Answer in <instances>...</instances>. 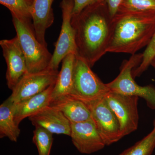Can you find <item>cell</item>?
<instances>
[{
	"label": "cell",
	"mask_w": 155,
	"mask_h": 155,
	"mask_svg": "<svg viewBox=\"0 0 155 155\" xmlns=\"http://www.w3.org/2000/svg\"><path fill=\"white\" fill-rule=\"evenodd\" d=\"M76 56L70 53L62 61V67L59 72L58 78L51 95V101L62 96L69 95L73 85V73Z\"/></svg>",
	"instance_id": "obj_16"
},
{
	"label": "cell",
	"mask_w": 155,
	"mask_h": 155,
	"mask_svg": "<svg viewBox=\"0 0 155 155\" xmlns=\"http://www.w3.org/2000/svg\"><path fill=\"white\" fill-rule=\"evenodd\" d=\"M12 17L17 38L25 57L28 72H38L47 69L52 54L47 47L38 40L33 25Z\"/></svg>",
	"instance_id": "obj_4"
},
{
	"label": "cell",
	"mask_w": 155,
	"mask_h": 155,
	"mask_svg": "<svg viewBox=\"0 0 155 155\" xmlns=\"http://www.w3.org/2000/svg\"><path fill=\"white\" fill-rule=\"evenodd\" d=\"M59 72L48 68L40 72H28L12 89L9 98L15 104L40 93L55 84Z\"/></svg>",
	"instance_id": "obj_8"
},
{
	"label": "cell",
	"mask_w": 155,
	"mask_h": 155,
	"mask_svg": "<svg viewBox=\"0 0 155 155\" xmlns=\"http://www.w3.org/2000/svg\"><path fill=\"white\" fill-rule=\"evenodd\" d=\"M155 147V126L141 140L119 155H151Z\"/></svg>",
	"instance_id": "obj_19"
},
{
	"label": "cell",
	"mask_w": 155,
	"mask_h": 155,
	"mask_svg": "<svg viewBox=\"0 0 155 155\" xmlns=\"http://www.w3.org/2000/svg\"><path fill=\"white\" fill-rule=\"evenodd\" d=\"M49 106L61 111L71 123L92 119L90 110L86 104L70 95L59 97L51 101Z\"/></svg>",
	"instance_id": "obj_14"
},
{
	"label": "cell",
	"mask_w": 155,
	"mask_h": 155,
	"mask_svg": "<svg viewBox=\"0 0 155 155\" xmlns=\"http://www.w3.org/2000/svg\"><path fill=\"white\" fill-rule=\"evenodd\" d=\"M74 3L72 15L79 14L87 6L92 5L99 0H72Z\"/></svg>",
	"instance_id": "obj_23"
},
{
	"label": "cell",
	"mask_w": 155,
	"mask_h": 155,
	"mask_svg": "<svg viewBox=\"0 0 155 155\" xmlns=\"http://www.w3.org/2000/svg\"><path fill=\"white\" fill-rule=\"evenodd\" d=\"M54 84L51 85L38 94L14 104V120L19 126L26 118L36 114L42 109L49 106Z\"/></svg>",
	"instance_id": "obj_15"
},
{
	"label": "cell",
	"mask_w": 155,
	"mask_h": 155,
	"mask_svg": "<svg viewBox=\"0 0 155 155\" xmlns=\"http://www.w3.org/2000/svg\"><path fill=\"white\" fill-rule=\"evenodd\" d=\"M113 17L104 0L87 6L72 15L78 55L92 67L107 53L110 38Z\"/></svg>",
	"instance_id": "obj_1"
},
{
	"label": "cell",
	"mask_w": 155,
	"mask_h": 155,
	"mask_svg": "<svg viewBox=\"0 0 155 155\" xmlns=\"http://www.w3.org/2000/svg\"><path fill=\"white\" fill-rule=\"evenodd\" d=\"M74 3L72 0H62L60 4L62 13V26L48 69L58 70L59 65L70 53L78 55L75 32L71 24Z\"/></svg>",
	"instance_id": "obj_6"
},
{
	"label": "cell",
	"mask_w": 155,
	"mask_h": 155,
	"mask_svg": "<svg viewBox=\"0 0 155 155\" xmlns=\"http://www.w3.org/2000/svg\"><path fill=\"white\" fill-rule=\"evenodd\" d=\"M105 99L118 119L122 137L137 129L139 97L110 91Z\"/></svg>",
	"instance_id": "obj_7"
},
{
	"label": "cell",
	"mask_w": 155,
	"mask_h": 155,
	"mask_svg": "<svg viewBox=\"0 0 155 155\" xmlns=\"http://www.w3.org/2000/svg\"><path fill=\"white\" fill-rule=\"evenodd\" d=\"M155 31V11L118 12L112 19L107 53L135 54L149 44Z\"/></svg>",
	"instance_id": "obj_2"
},
{
	"label": "cell",
	"mask_w": 155,
	"mask_h": 155,
	"mask_svg": "<svg viewBox=\"0 0 155 155\" xmlns=\"http://www.w3.org/2000/svg\"><path fill=\"white\" fill-rule=\"evenodd\" d=\"M53 134L41 127H35L32 141L36 146L38 155H50L53 142Z\"/></svg>",
	"instance_id": "obj_20"
},
{
	"label": "cell",
	"mask_w": 155,
	"mask_h": 155,
	"mask_svg": "<svg viewBox=\"0 0 155 155\" xmlns=\"http://www.w3.org/2000/svg\"><path fill=\"white\" fill-rule=\"evenodd\" d=\"M107 4L109 12L112 17L114 16L118 12L123 0H104Z\"/></svg>",
	"instance_id": "obj_24"
},
{
	"label": "cell",
	"mask_w": 155,
	"mask_h": 155,
	"mask_svg": "<svg viewBox=\"0 0 155 155\" xmlns=\"http://www.w3.org/2000/svg\"><path fill=\"white\" fill-rule=\"evenodd\" d=\"M142 57V54L131 55L128 60L124 61L117 77L106 84L113 92L144 99L148 107L155 110V87L150 85L140 86L132 75V71L140 64Z\"/></svg>",
	"instance_id": "obj_5"
},
{
	"label": "cell",
	"mask_w": 155,
	"mask_h": 155,
	"mask_svg": "<svg viewBox=\"0 0 155 155\" xmlns=\"http://www.w3.org/2000/svg\"><path fill=\"white\" fill-rule=\"evenodd\" d=\"M28 119L35 127H42L53 134L70 136L71 122L55 108L48 106L28 117Z\"/></svg>",
	"instance_id": "obj_12"
},
{
	"label": "cell",
	"mask_w": 155,
	"mask_h": 155,
	"mask_svg": "<svg viewBox=\"0 0 155 155\" xmlns=\"http://www.w3.org/2000/svg\"><path fill=\"white\" fill-rule=\"evenodd\" d=\"M142 55V59L140 64L132 71L133 77L140 76L151 65L155 58V31Z\"/></svg>",
	"instance_id": "obj_22"
},
{
	"label": "cell",
	"mask_w": 155,
	"mask_h": 155,
	"mask_svg": "<svg viewBox=\"0 0 155 155\" xmlns=\"http://www.w3.org/2000/svg\"><path fill=\"white\" fill-rule=\"evenodd\" d=\"M70 137L80 153L90 154L103 149L106 145L98 132L92 119L71 123Z\"/></svg>",
	"instance_id": "obj_11"
},
{
	"label": "cell",
	"mask_w": 155,
	"mask_h": 155,
	"mask_svg": "<svg viewBox=\"0 0 155 155\" xmlns=\"http://www.w3.org/2000/svg\"><path fill=\"white\" fill-rule=\"evenodd\" d=\"M87 106L91 119L106 146L110 145L122 138L118 119L105 98Z\"/></svg>",
	"instance_id": "obj_9"
},
{
	"label": "cell",
	"mask_w": 155,
	"mask_h": 155,
	"mask_svg": "<svg viewBox=\"0 0 155 155\" xmlns=\"http://www.w3.org/2000/svg\"><path fill=\"white\" fill-rule=\"evenodd\" d=\"M14 114V104L8 98L0 106V138L8 137L17 142L20 129L15 122Z\"/></svg>",
	"instance_id": "obj_17"
},
{
	"label": "cell",
	"mask_w": 155,
	"mask_h": 155,
	"mask_svg": "<svg viewBox=\"0 0 155 155\" xmlns=\"http://www.w3.org/2000/svg\"><path fill=\"white\" fill-rule=\"evenodd\" d=\"M153 125H154V127H155V118L154 120Z\"/></svg>",
	"instance_id": "obj_26"
},
{
	"label": "cell",
	"mask_w": 155,
	"mask_h": 155,
	"mask_svg": "<svg viewBox=\"0 0 155 155\" xmlns=\"http://www.w3.org/2000/svg\"><path fill=\"white\" fill-rule=\"evenodd\" d=\"M54 0H33L31 16L33 29L38 41L47 47L45 39L46 31L54 20L52 5Z\"/></svg>",
	"instance_id": "obj_13"
},
{
	"label": "cell",
	"mask_w": 155,
	"mask_h": 155,
	"mask_svg": "<svg viewBox=\"0 0 155 155\" xmlns=\"http://www.w3.org/2000/svg\"><path fill=\"white\" fill-rule=\"evenodd\" d=\"M33 0H0V3L10 10L12 16L32 25L31 8Z\"/></svg>",
	"instance_id": "obj_18"
},
{
	"label": "cell",
	"mask_w": 155,
	"mask_h": 155,
	"mask_svg": "<svg viewBox=\"0 0 155 155\" xmlns=\"http://www.w3.org/2000/svg\"><path fill=\"white\" fill-rule=\"evenodd\" d=\"M0 46L7 65V85L12 90L20 79L28 72L26 60L17 36L11 39L2 40Z\"/></svg>",
	"instance_id": "obj_10"
},
{
	"label": "cell",
	"mask_w": 155,
	"mask_h": 155,
	"mask_svg": "<svg viewBox=\"0 0 155 155\" xmlns=\"http://www.w3.org/2000/svg\"><path fill=\"white\" fill-rule=\"evenodd\" d=\"M151 65L153 66V67L155 69V58H154L151 64Z\"/></svg>",
	"instance_id": "obj_25"
},
{
	"label": "cell",
	"mask_w": 155,
	"mask_h": 155,
	"mask_svg": "<svg viewBox=\"0 0 155 155\" xmlns=\"http://www.w3.org/2000/svg\"><path fill=\"white\" fill-rule=\"evenodd\" d=\"M110 91L83 58L76 56L70 95L87 105L105 97Z\"/></svg>",
	"instance_id": "obj_3"
},
{
	"label": "cell",
	"mask_w": 155,
	"mask_h": 155,
	"mask_svg": "<svg viewBox=\"0 0 155 155\" xmlns=\"http://www.w3.org/2000/svg\"><path fill=\"white\" fill-rule=\"evenodd\" d=\"M149 11H155V0H123L118 12Z\"/></svg>",
	"instance_id": "obj_21"
}]
</instances>
